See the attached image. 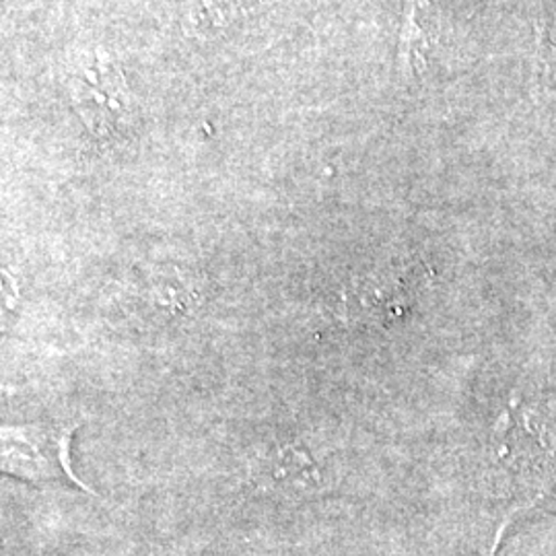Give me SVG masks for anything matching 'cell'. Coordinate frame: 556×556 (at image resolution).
<instances>
[{"mask_svg": "<svg viewBox=\"0 0 556 556\" xmlns=\"http://www.w3.org/2000/svg\"><path fill=\"white\" fill-rule=\"evenodd\" d=\"M489 462L505 501L503 536L521 519L556 507V438L523 404L511 402L498 417L489 439Z\"/></svg>", "mask_w": 556, "mask_h": 556, "instance_id": "1", "label": "cell"}, {"mask_svg": "<svg viewBox=\"0 0 556 556\" xmlns=\"http://www.w3.org/2000/svg\"><path fill=\"white\" fill-rule=\"evenodd\" d=\"M75 112L100 139L122 132L132 116V96L118 64L103 50L85 54L68 75Z\"/></svg>", "mask_w": 556, "mask_h": 556, "instance_id": "2", "label": "cell"}, {"mask_svg": "<svg viewBox=\"0 0 556 556\" xmlns=\"http://www.w3.org/2000/svg\"><path fill=\"white\" fill-rule=\"evenodd\" d=\"M77 425L36 422L2 427V472L29 482L64 480L91 493L71 468V438Z\"/></svg>", "mask_w": 556, "mask_h": 556, "instance_id": "3", "label": "cell"}, {"mask_svg": "<svg viewBox=\"0 0 556 556\" xmlns=\"http://www.w3.org/2000/svg\"><path fill=\"white\" fill-rule=\"evenodd\" d=\"M425 282L422 264L390 262L358 278L349 301L361 314L388 321L406 312Z\"/></svg>", "mask_w": 556, "mask_h": 556, "instance_id": "4", "label": "cell"}, {"mask_svg": "<svg viewBox=\"0 0 556 556\" xmlns=\"http://www.w3.org/2000/svg\"><path fill=\"white\" fill-rule=\"evenodd\" d=\"M441 43V13L431 0H404L397 36L396 71L406 83L418 80L431 66Z\"/></svg>", "mask_w": 556, "mask_h": 556, "instance_id": "5", "label": "cell"}, {"mask_svg": "<svg viewBox=\"0 0 556 556\" xmlns=\"http://www.w3.org/2000/svg\"><path fill=\"white\" fill-rule=\"evenodd\" d=\"M262 475L277 486L309 489L319 484L316 462L299 445H278L260 459Z\"/></svg>", "mask_w": 556, "mask_h": 556, "instance_id": "6", "label": "cell"}, {"mask_svg": "<svg viewBox=\"0 0 556 556\" xmlns=\"http://www.w3.org/2000/svg\"><path fill=\"white\" fill-rule=\"evenodd\" d=\"M264 0H190L186 20L199 31H219L256 11Z\"/></svg>", "mask_w": 556, "mask_h": 556, "instance_id": "7", "label": "cell"}, {"mask_svg": "<svg viewBox=\"0 0 556 556\" xmlns=\"http://www.w3.org/2000/svg\"><path fill=\"white\" fill-rule=\"evenodd\" d=\"M536 77L542 89L556 93V27L540 29L536 43Z\"/></svg>", "mask_w": 556, "mask_h": 556, "instance_id": "8", "label": "cell"}]
</instances>
